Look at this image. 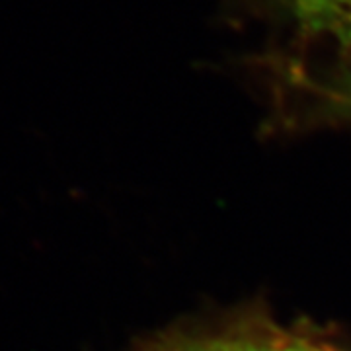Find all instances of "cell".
<instances>
[{"label":"cell","instance_id":"1","mask_svg":"<svg viewBox=\"0 0 351 351\" xmlns=\"http://www.w3.org/2000/svg\"><path fill=\"white\" fill-rule=\"evenodd\" d=\"M164 351H332L313 343L308 339L297 338L279 332L262 330H239L228 334H215L176 343Z\"/></svg>","mask_w":351,"mask_h":351},{"label":"cell","instance_id":"2","mask_svg":"<svg viewBox=\"0 0 351 351\" xmlns=\"http://www.w3.org/2000/svg\"><path fill=\"white\" fill-rule=\"evenodd\" d=\"M295 24L311 32H334L351 10V0H271Z\"/></svg>","mask_w":351,"mask_h":351},{"label":"cell","instance_id":"3","mask_svg":"<svg viewBox=\"0 0 351 351\" xmlns=\"http://www.w3.org/2000/svg\"><path fill=\"white\" fill-rule=\"evenodd\" d=\"M332 34L338 36V39L341 41V45L348 51V55H351V10L341 18V22L334 27Z\"/></svg>","mask_w":351,"mask_h":351}]
</instances>
